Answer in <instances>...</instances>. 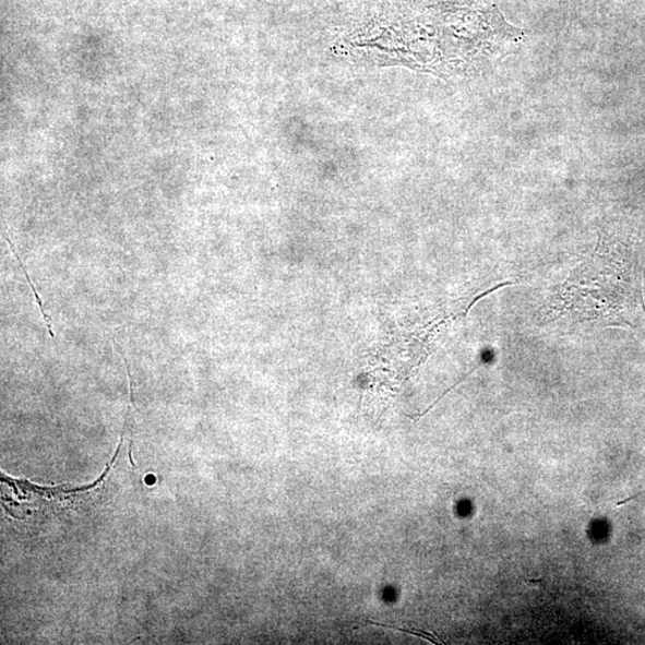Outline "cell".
<instances>
[{
	"label": "cell",
	"instance_id": "obj_1",
	"mask_svg": "<svg viewBox=\"0 0 645 645\" xmlns=\"http://www.w3.org/2000/svg\"><path fill=\"white\" fill-rule=\"evenodd\" d=\"M553 311L576 322L631 324L644 311L637 260L623 243L602 237L594 254L568 277Z\"/></svg>",
	"mask_w": 645,
	"mask_h": 645
},
{
	"label": "cell",
	"instance_id": "obj_2",
	"mask_svg": "<svg viewBox=\"0 0 645 645\" xmlns=\"http://www.w3.org/2000/svg\"><path fill=\"white\" fill-rule=\"evenodd\" d=\"M5 239H7V242L9 243V246H10L11 251L14 252V255H15L16 260L20 263V267H21V270L24 273L25 279H27V282H28V284H29V286H31V288L33 290V294H34L35 299L37 301V306H39V308L41 310L43 318L45 320V324H46V326L48 329V333H49L50 337L55 338V333H53V327H52V320H50L49 315L46 313V310L44 308V303H43L39 295H37V292H36V288H35V286L33 285V283L31 280V277H29V274H28L27 270L24 268V264H23V262H22V260H21V258L19 255V252H17L14 243L11 242V240H10V238L8 236L5 237Z\"/></svg>",
	"mask_w": 645,
	"mask_h": 645
}]
</instances>
